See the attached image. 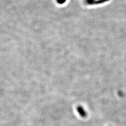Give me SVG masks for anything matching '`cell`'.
I'll return each instance as SVG.
<instances>
[{
	"label": "cell",
	"instance_id": "6da1fadb",
	"mask_svg": "<svg viewBox=\"0 0 126 126\" xmlns=\"http://www.w3.org/2000/svg\"><path fill=\"white\" fill-rule=\"evenodd\" d=\"M77 111L81 117L83 118L86 117L87 113L86 112V111L84 110V109L81 106H78L77 108Z\"/></svg>",
	"mask_w": 126,
	"mask_h": 126
},
{
	"label": "cell",
	"instance_id": "7a4b0ae2",
	"mask_svg": "<svg viewBox=\"0 0 126 126\" xmlns=\"http://www.w3.org/2000/svg\"><path fill=\"white\" fill-rule=\"evenodd\" d=\"M67 0H56L57 3L59 4H63L66 2Z\"/></svg>",
	"mask_w": 126,
	"mask_h": 126
}]
</instances>
